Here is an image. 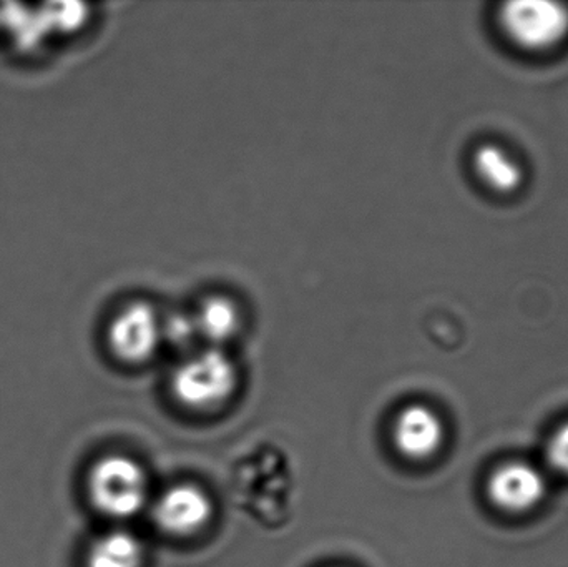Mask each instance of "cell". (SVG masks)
<instances>
[{
  "label": "cell",
  "instance_id": "6da1fadb",
  "mask_svg": "<svg viewBox=\"0 0 568 567\" xmlns=\"http://www.w3.org/2000/svg\"><path fill=\"white\" fill-rule=\"evenodd\" d=\"M239 386V372L225 352L203 350L176 366L172 393L176 402L192 412H213L225 405Z\"/></svg>",
  "mask_w": 568,
  "mask_h": 567
},
{
  "label": "cell",
  "instance_id": "9c48e42d",
  "mask_svg": "<svg viewBox=\"0 0 568 567\" xmlns=\"http://www.w3.org/2000/svg\"><path fill=\"white\" fill-rule=\"evenodd\" d=\"M87 567H142L143 545L132 533L116 529L99 536L87 551Z\"/></svg>",
  "mask_w": 568,
  "mask_h": 567
},
{
  "label": "cell",
  "instance_id": "8fae6325",
  "mask_svg": "<svg viewBox=\"0 0 568 567\" xmlns=\"http://www.w3.org/2000/svg\"><path fill=\"white\" fill-rule=\"evenodd\" d=\"M162 333L163 343H170V345L180 346V348L193 345L196 340H200L192 312H175L165 316V318L162 316Z\"/></svg>",
  "mask_w": 568,
  "mask_h": 567
},
{
  "label": "cell",
  "instance_id": "52a82bcc",
  "mask_svg": "<svg viewBox=\"0 0 568 567\" xmlns=\"http://www.w3.org/2000/svg\"><path fill=\"white\" fill-rule=\"evenodd\" d=\"M393 442L404 458L413 462L433 458L443 446V422L429 406H406L394 419Z\"/></svg>",
  "mask_w": 568,
  "mask_h": 567
},
{
  "label": "cell",
  "instance_id": "277c9868",
  "mask_svg": "<svg viewBox=\"0 0 568 567\" xmlns=\"http://www.w3.org/2000/svg\"><path fill=\"white\" fill-rule=\"evenodd\" d=\"M106 343L119 362L140 365L150 362L163 345L162 315L149 302H132L115 313Z\"/></svg>",
  "mask_w": 568,
  "mask_h": 567
},
{
  "label": "cell",
  "instance_id": "7c38bea8",
  "mask_svg": "<svg viewBox=\"0 0 568 567\" xmlns=\"http://www.w3.org/2000/svg\"><path fill=\"white\" fill-rule=\"evenodd\" d=\"M547 458L554 469L568 476V423L560 426L550 438Z\"/></svg>",
  "mask_w": 568,
  "mask_h": 567
},
{
  "label": "cell",
  "instance_id": "30bf717a",
  "mask_svg": "<svg viewBox=\"0 0 568 567\" xmlns=\"http://www.w3.org/2000/svg\"><path fill=\"white\" fill-rule=\"evenodd\" d=\"M474 170L489 189L499 193L519 189L524 176L519 163L497 145H483L476 150Z\"/></svg>",
  "mask_w": 568,
  "mask_h": 567
},
{
  "label": "cell",
  "instance_id": "8992f818",
  "mask_svg": "<svg viewBox=\"0 0 568 567\" xmlns=\"http://www.w3.org/2000/svg\"><path fill=\"white\" fill-rule=\"evenodd\" d=\"M490 502L506 513L519 515L536 508L546 496V479L526 463H509L493 473L487 483Z\"/></svg>",
  "mask_w": 568,
  "mask_h": 567
},
{
  "label": "cell",
  "instance_id": "ba28073f",
  "mask_svg": "<svg viewBox=\"0 0 568 567\" xmlns=\"http://www.w3.org/2000/svg\"><path fill=\"white\" fill-rule=\"evenodd\" d=\"M193 313L199 338L220 348L235 338L242 330V308L226 295H210L203 298Z\"/></svg>",
  "mask_w": 568,
  "mask_h": 567
},
{
  "label": "cell",
  "instance_id": "3957f363",
  "mask_svg": "<svg viewBox=\"0 0 568 567\" xmlns=\"http://www.w3.org/2000/svg\"><path fill=\"white\" fill-rule=\"evenodd\" d=\"M499 22L506 36L527 50H546L566 39L568 9L549 0H516L504 3Z\"/></svg>",
  "mask_w": 568,
  "mask_h": 567
},
{
  "label": "cell",
  "instance_id": "5b68a950",
  "mask_svg": "<svg viewBox=\"0 0 568 567\" xmlns=\"http://www.w3.org/2000/svg\"><path fill=\"white\" fill-rule=\"evenodd\" d=\"M212 515V499L195 485L173 486L153 505L155 525L176 538L195 535L209 525Z\"/></svg>",
  "mask_w": 568,
  "mask_h": 567
},
{
  "label": "cell",
  "instance_id": "7a4b0ae2",
  "mask_svg": "<svg viewBox=\"0 0 568 567\" xmlns=\"http://www.w3.org/2000/svg\"><path fill=\"white\" fill-rule=\"evenodd\" d=\"M87 492L93 508L113 519L139 515L149 499V479L129 456L110 455L90 469Z\"/></svg>",
  "mask_w": 568,
  "mask_h": 567
}]
</instances>
